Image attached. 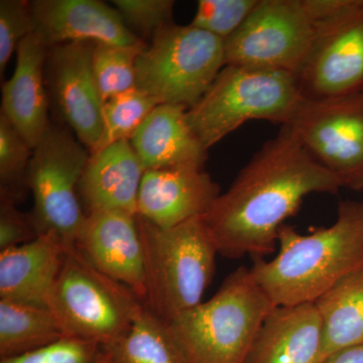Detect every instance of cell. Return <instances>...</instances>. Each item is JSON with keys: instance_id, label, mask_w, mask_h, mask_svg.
<instances>
[{"instance_id": "32", "label": "cell", "mask_w": 363, "mask_h": 363, "mask_svg": "<svg viewBox=\"0 0 363 363\" xmlns=\"http://www.w3.org/2000/svg\"><path fill=\"white\" fill-rule=\"evenodd\" d=\"M322 363H363V343L339 350Z\"/></svg>"}, {"instance_id": "2", "label": "cell", "mask_w": 363, "mask_h": 363, "mask_svg": "<svg viewBox=\"0 0 363 363\" xmlns=\"http://www.w3.org/2000/svg\"><path fill=\"white\" fill-rule=\"evenodd\" d=\"M278 247L274 259L253 260V278L276 306L316 302L363 267V201L341 202L334 223L310 234L285 224Z\"/></svg>"}, {"instance_id": "17", "label": "cell", "mask_w": 363, "mask_h": 363, "mask_svg": "<svg viewBox=\"0 0 363 363\" xmlns=\"http://www.w3.org/2000/svg\"><path fill=\"white\" fill-rule=\"evenodd\" d=\"M49 49L35 33L26 38L16 50L13 76L2 85L0 112L33 149L51 123L48 117L50 100L45 78Z\"/></svg>"}, {"instance_id": "15", "label": "cell", "mask_w": 363, "mask_h": 363, "mask_svg": "<svg viewBox=\"0 0 363 363\" xmlns=\"http://www.w3.org/2000/svg\"><path fill=\"white\" fill-rule=\"evenodd\" d=\"M35 35L48 48L68 43L133 45L143 40L114 7L98 0H35Z\"/></svg>"}, {"instance_id": "12", "label": "cell", "mask_w": 363, "mask_h": 363, "mask_svg": "<svg viewBox=\"0 0 363 363\" xmlns=\"http://www.w3.org/2000/svg\"><path fill=\"white\" fill-rule=\"evenodd\" d=\"M94 43H68L50 48L45 78L49 98L76 138L94 152L104 133V100L92 71Z\"/></svg>"}, {"instance_id": "28", "label": "cell", "mask_w": 363, "mask_h": 363, "mask_svg": "<svg viewBox=\"0 0 363 363\" xmlns=\"http://www.w3.org/2000/svg\"><path fill=\"white\" fill-rule=\"evenodd\" d=\"M35 33L32 4L26 0L0 1V76L4 77L7 64L18 45Z\"/></svg>"}, {"instance_id": "23", "label": "cell", "mask_w": 363, "mask_h": 363, "mask_svg": "<svg viewBox=\"0 0 363 363\" xmlns=\"http://www.w3.org/2000/svg\"><path fill=\"white\" fill-rule=\"evenodd\" d=\"M102 347L111 363H187L168 324L145 308L128 330Z\"/></svg>"}, {"instance_id": "5", "label": "cell", "mask_w": 363, "mask_h": 363, "mask_svg": "<svg viewBox=\"0 0 363 363\" xmlns=\"http://www.w3.org/2000/svg\"><path fill=\"white\" fill-rule=\"evenodd\" d=\"M303 96L289 72L226 65L187 111L196 136L209 150L250 121L290 123Z\"/></svg>"}, {"instance_id": "30", "label": "cell", "mask_w": 363, "mask_h": 363, "mask_svg": "<svg viewBox=\"0 0 363 363\" xmlns=\"http://www.w3.org/2000/svg\"><path fill=\"white\" fill-rule=\"evenodd\" d=\"M112 4L130 30L133 28L150 40L162 28L175 23L173 0H113Z\"/></svg>"}, {"instance_id": "4", "label": "cell", "mask_w": 363, "mask_h": 363, "mask_svg": "<svg viewBox=\"0 0 363 363\" xmlns=\"http://www.w3.org/2000/svg\"><path fill=\"white\" fill-rule=\"evenodd\" d=\"M145 259L143 304L169 323L202 303L219 255L203 217L162 229L136 215Z\"/></svg>"}, {"instance_id": "16", "label": "cell", "mask_w": 363, "mask_h": 363, "mask_svg": "<svg viewBox=\"0 0 363 363\" xmlns=\"http://www.w3.org/2000/svg\"><path fill=\"white\" fill-rule=\"evenodd\" d=\"M323 326L315 303L274 306L245 363H322Z\"/></svg>"}, {"instance_id": "13", "label": "cell", "mask_w": 363, "mask_h": 363, "mask_svg": "<svg viewBox=\"0 0 363 363\" xmlns=\"http://www.w3.org/2000/svg\"><path fill=\"white\" fill-rule=\"evenodd\" d=\"M76 248L95 269L128 286L143 302L145 259L136 215L123 211L87 214Z\"/></svg>"}, {"instance_id": "6", "label": "cell", "mask_w": 363, "mask_h": 363, "mask_svg": "<svg viewBox=\"0 0 363 363\" xmlns=\"http://www.w3.org/2000/svg\"><path fill=\"white\" fill-rule=\"evenodd\" d=\"M47 307L66 337L106 344L121 336L142 313L140 298L68 248Z\"/></svg>"}, {"instance_id": "10", "label": "cell", "mask_w": 363, "mask_h": 363, "mask_svg": "<svg viewBox=\"0 0 363 363\" xmlns=\"http://www.w3.org/2000/svg\"><path fill=\"white\" fill-rule=\"evenodd\" d=\"M316 26L309 0H259L243 25L224 40L226 65L296 76L311 48Z\"/></svg>"}, {"instance_id": "18", "label": "cell", "mask_w": 363, "mask_h": 363, "mask_svg": "<svg viewBox=\"0 0 363 363\" xmlns=\"http://www.w3.org/2000/svg\"><path fill=\"white\" fill-rule=\"evenodd\" d=\"M145 172L130 140H119L90 154L78 189L86 215L98 211L136 215Z\"/></svg>"}, {"instance_id": "31", "label": "cell", "mask_w": 363, "mask_h": 363, "mask_svg": "<svg viewBox=\"0 0 363 363\" xmlns=\"http://www.w3.org/2000/svg\"><path fill=\"white\" fill-rule=\"evenodd\" d=\"M38 235L30 214L18 210L16 203L0 200V252L30 242Z\"/></svg>"}, {"instance_id": "7", "label": "cell", "mask_w": 363, "mask_h": 363, "mask_svg": "<svg viewBox=\"0 0 363 363\" xmlns=\"http://www.w3.org/2000/svg\"><path fill=\"white\" fill-rule=\"evenodd\" d=\"M226 66L224 40L176 23L162 28L136 60V88L159 104L194 106Z\"/></svg>"}, {"instance_id": "11", "label": "cell", "mask_w": 363, "mask_h": 363, "mask_svg": "<svg viewBox=\"0 0 363 363\" xmlns=\"http://www.w3.org/2000/svg\"><path fill=\"white\" fill-rule=\"evenodd\" d=\"M286 125L341 188L363 190V91L326 99L303 97Z\"/></svg>"}, {"instance_id": "21", "label": "cell", "mask_w": 363, "mask_h": 363, "mask_svg": "<svg viewBox=\"0 0 363 363\" xmlns=\"http://www.w3.org/2000/svg\"><path fill=\"white\" fill-rule=\"evenodd\" d=\"M315 305L323 326V362L363 343V267L331 286Z\"/></svg>"}, {"instance_id": "14", "label": "cell", "mask_w": 363, "mask_h": 363, "mask_svg": "<svg viewBox=\"0 0 363 363\" xmlns=\"http://www.w3.org/2000/svg\"><path fill=\"white\" fill-rule=\"evenodd\" d=\"M220 194L218 184L204 168L147 169L140 184L136 215L160 228H173L205 216Z\"/></svg>"}, {"instance_id": "1", "label": "cell", "mask_w": 363, "mask_h": 363, "mask_svg": "<svg viewBox=\"0 0 363 363\" xmlns=\"http://www.w3.org/2000/svg\"><path fill=\"white\" fill-rule=\"evenodd\" d=\"M341 186L298 142L290 126L267 140L203 216L219 255L259 259L274 252L279 229L314 193Z\"/></svg>"}, {"instance_id": "19", "label": "cell", "mask_w": 363, "mask_h": 363, "mask_svg": "<svg viewBox=\"0 0 363 363\" xmlns=\"http://www.w3.org/2000/svg\"><path fill=\"white\" fill-rule=\"evenodd\" d=\"M68 248L49 233L0 252V300L47 307Z\"/></svg>"}, {"instance_id": "8", "label": "cell", "mask_w": 363, "mask_h": 363, "mask_svg": "<svg viewBox=\"0 0 363 363\" xmlns=\"http://www.w3.org/2000/svg\"><path fill=\"white\" fill-rule=\"evenodd\" d=\"M89 159V150L56 124L50 123L33 147L28 176L33 196V225L38 234L56 233L69 248L76 247L87 216L78 189Z\"/></svg>"}, {"instance_id": "25", "label": "cell", "mask_w": 363, "mask_h": 363, "mask_svg": "<svg viewBox=\"0 0 363 363\" xmlns=\"http://www.w3.org/2000/svg\"><path fill=\"white\" fill-rule=\"evenodd\" d=\"M33 149L0 112V200L20 202L28 190Z\"/></svg>"}, {"instance_id": "27", "label": "cell", "mask_w": 363, "mask_h": 363, "mask_svg": "<svg viewBox=\"0 0 363 363\" xmlns=\"http://www.w3.org/2000/svg\"><path fill=\"white\" fill-rule=\"evenodd\" d=\"M259 0H199L191 26L225 40L233 35Z\"/></svg>"}, {"instance_id": "22", "label": "cell", "mask_w": 363, "mask_h": 363, "mask_svg": "<svg viewBox=\"0 0 363 363\" xmlns=\"http://www.w3.org/2000/svg\"><path fill=\"white\" fill-rule=\"evenodd\" d=\"M64 337L49 308L0 300V359L28 354Z\"/></svg>"}, {"instance_id": "3", "label": "cell", "mask_w": 363, "mask_h": 363, "mask_svg": "<svg viewBox=\"0 0 363 363\" xmlns=\"http://www.w3.org/2000/svg\"><path fill=\"white\" fill-rule=\"evenodd\" d=\"M274 303L250 269L226 277L213 297L169 322L187 363H245Z\"/></svg>"}, {"instance_id": "20", "label": "cell", "mask_w": 363, "mask_h": 363, "mask_svg": "<svg viewBox=\"0 0 363 363\" xmlns=\"http://www.w3.org/2000/svg\"><path fill=\"white\" fill-rule=\"evenodd\" d=\"M187 107L159 104L131 136L143 168H204L208 150L196 136L187 118Z\"/></svg>"}, {"instance_id": "29", "label": "cell", "mask_w": 363, "mask_h": 363, "mask_svg": "<svg viewBox=\"0 0 363 363\" xmlns=\"http://www.w3.org/2000/svg\"><path fill=\"white\" fill-rule=\"evenodd\" d=\"M0 363H111L101 344L83 339L64 337L57 342L21 357Z\"/></svg>"}, {"instance_id": "26", "label": "cell", "mask_w": 363, "mask_h": 363, "mask_svg": "<svg viewBox=\"0 0 363 363\" xmlns=\"http://www.w3.org/2000/svg\"><path fill=\"white\" fill-rule=\"evenodd\" d=\"M157 105L156 99L138 88L107 100L102 109L104 133L97 149L93 152L119 140H130L131 136Z\"/></svg>"}, {"instance_id": "24", "label": "cell", "mask_w": 363, "mask_h": 363, "mask_svg": "<svg viewBox=\"0 0 363 363\" xmlns=\"http://www.w3.org/2000/svg\"><path fill=\"white\" fill-rule=\"evenodd\" d=\"M147 45L95 44L92 71L104 102L136 88V60Z\"/></svg>"}, {"instance_id": "9", "label": "cell", "mask_w": 363, "mask_h": 363, "mask_svg": "<svg viewBox=\"0 0 363 363\" xmlns=\"http://www.w3.org/2000/svg\"><path fill=\"white\" fill-rule=\"evenodd\" d=\"M311 48L296 74L307 99L363 91V0H323Z\"/></svg>"}]
</instances>
